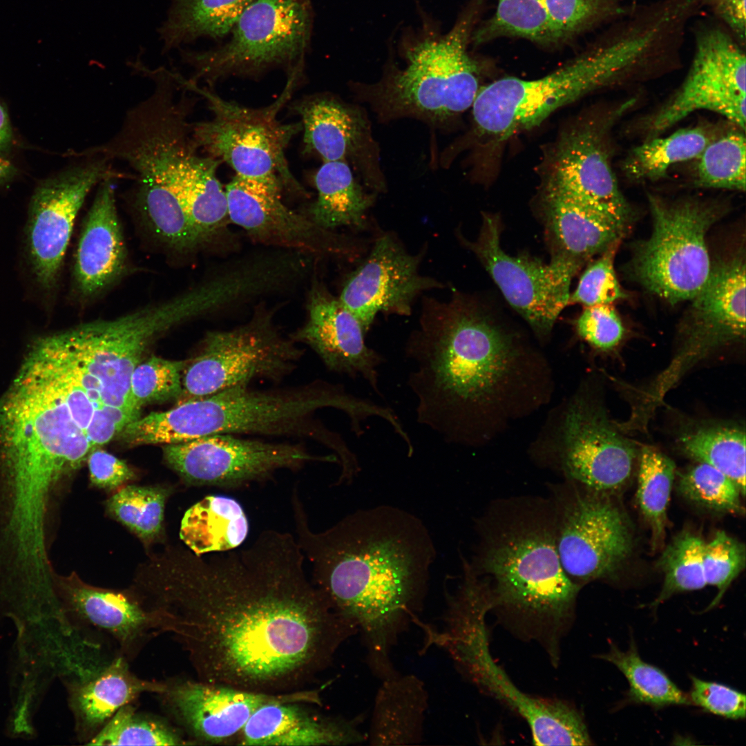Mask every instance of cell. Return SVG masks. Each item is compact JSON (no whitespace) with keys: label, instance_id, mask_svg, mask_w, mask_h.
<instances>
[{"label":"cell","instance_id":"cell-1","mask_svg":"<svg viewBox=\"0 0 746 746\" xmlns=\"http://www.w3.org/2000/svg\"><path fill=\"white\" fill-rule=\"evenodd\" d=\"M177 581L154 583L148 609L187 653L199 680L295 691L356 631L309 580L296 537L267 530L249 547L183 557Z\"/></svg>","mask_w":746,"mask_h":746},{"label":"cell","instance_id":"cell-2","mask_svg":"<svg viewBox=\"0 0 746 746\" xmlns=\"http://www.w3.org/2000/svg\"><path fill=\"white\" fill-rule=\"evenodd\" d=\"M297 543L312 582L333 611L361 635L371 671L396 673L392 648L418 614L436 557L423 522L397 507L358 510L329 528L311 530L297 486L291 495Z\"/></svg>","mask_w":746,"mask_h":746},{"label":"cell","instance_id":"cell-3","mask_svg":"<svg viewBox=\"0 0 746 746\" xmlns=\"http://www.w3.org/2000/svg\"><path fill=\"white\" fill-rule=\"evenodd\" d=\"M417 421L447 442L470 443L486 404L504 390L520 354L472 297L423 296L404 349Z\"/></svg>","mask_w":746,"mask_h":746},{"label":"cell","instance_id":"cell-4","mask_svg":"<svg viewBox=\"0 0 746 746\" xmlns=\"http://www.w3.org/2000/svg\"><path fill=\"white\" fill-rule=\"evenodd\" d=\"M477 530L478 544L468 562L487 582L492 609L540 641L554 659L580 588L562 566L551 499L524 497L493 503Z\"/></svg>","mask_w":746,"mask_h":746},{"label":"cell","instance_id":"cell-5","mask_svg":"<svg viewBox=\"0 0 746 746\" xmlns=\"http://www.w3.org/2000/svg\"><path fill=\"white\" fill-rule=\"evenodd\" d=\"M358 404V397L343 386L322 380L284 388L245 386L178 404L169 411L166 423L178 441L221 434L296 438L317 442L343 457L348 446L316 414L334 408L351 417Z\"/></svg>","mask_w":746,"mask_h":746},{"label":"cell","instance_id":"cell-6","mask_svg":"<svg viewBox=\"0 0 746 746\" xmlns=\"http://www.w3.org/2000/svg\"><path fill=\"white\" fill-rule=\"evenodd\" d=\"M651 36L624 25L608 44L532 80L504 77L480 88L472 105L475 131L502 142L600 88L651 57Z\"/></svg>","mask_w":746,"mask_h":746},{"label":"cell","instance_id":"cell-7","mask_svg":"<svg viewBox=\"0 0 746 746\" xmlns=\"http://www.w3.org/2000/svg\"><path fill=\"white\" fill-rule=\"evenodd\" d=\"M229 283L217 276L171 298L113 319L82 323L60 334L79 365L97 383L104 405L139 418L131 378L154 341L166 332L229 305Z\"/></svg>","mask_w":746,"mask_h":746},{"label":"cell","instance_id":"cell-8","mask_svg":"<svg viewBox=\"0 0 746 746\" xmlns=\"http://www.w3.org/2000/svg\"><path fill=\"white\" fill-rule=\"evenodd\" d=\"M476 12L469 8L445 35L417 40L407 50L403 69L374 84H358L356 96L383 120L410 117L448 126L472 107L480 89L477 65L466 50Z\"/></svg>","mask_w":746,"mask_h":746},{"label":"cell","instance_id":"cell-9","mask_svg":"<svg viewBox=\"0 0 746 746\" xmlns=\"http://www.w3.org/2000/svg\"><path fill=\"white\" fill-rule=\"evenodd\" d=\"M441 630L430 629L429 644L444 649L459 670L481 690L519 714L537 745H586L591 738L580 714L568 703L528 695L493 660L489 650L486 613L490 597L475 586L446 596Z\"/></svg>","mask_w":746,"mask_h":746},{"label":"cell","instance_id":"cell-10","mask_svg":"<svg viewBox=\"0 0 746 746\" xmlns=\"http://www.w3.org/2000/svg\"><path fill=\"white\" fill-rule=\"evenodd\" d=\"M300 72L291 73L280 96L271 105L248 108L227 101L192 79L179 77L181 85L208 102L213 117L191 124V136L208 156L227 162L236 175L253 179L278 178L293 190L303 189L291 174L285 157L291 139L302 130L301 122L283 124L278 113L289 98Z\"/></svg>","mask_w":746,"mask_h":746},{"label":"cell","instance_id":"cell-11","mask_svg":"<svg viewBox=\"0 0 746 746\" xmlns=\"http://www.w3.org/2000/svg\"><path fill=\"white\" fill-rule=\"evenodd\" d=\"M649 201L653 228L635 248L631 274L671 304L692 300L710 272L706 236L720 211L695 199L669 202L651 195Z\"/></svg>","mask_w":746,"mask_h":746},{"label":"cell","instance_id":"cell-12","mask_svg":"<svg viewBox=\"0 0 746 746\" xmlns=\"http://www.w3.org/2000/svg\"><path fill=\"white\" fill-rule=\"evenodd\" d=\"M303 354L279 331L272 314L260 310L242 325L206 334L198 354L188 359L177 403L258 381L278 383L296 370Z\"/></svg>","mask_w":746,"mask_h":746},{"label":"cell","instance_id":"cell-13","mask_svg":"<svg viewBox=\"0 0 746 746\" xmlns=\"http://www.w3.org/2000/svg\"><path fill=\"white\" fill-rule=\"evenodd\" d=\"M309 0H255L243 12L223 45L204 52L183 51L195 70L193 80L258 73L273 66L302 67L309 44Z\"/></svg>","mask_w":746,"mask_h":746},{"label":"cell","instance_id":"cell-14","mask_svg":"<svg viewBox=\"0 0 746 746\" xmlns=\"http://www.w3.org/2000/svg\"><path fill=\"white\" fill-rule=\"evenodd\" d=\"M556 546L562 566L580 589L613 576L633 546L629 520L607 495L573 482L552 487Z\"/></svg>","mask_w":746,"mask_h":746},{"label":"cell","instance_id":"cell-15","mask_svg":"<svg viewBox=\"0 0 746 746\" xmlns=\"http://www.w3.org/2000/svg\"><path fill=\"white\" fill-rule=\"evenodd\" d=\"M163 455L186 484L226 490L267 481L280 470H296L316 462L339 463L334 454L315 455L301 443L229 434L166 444Z\"/></svg>","mask_w":746,"mask_h":746},{"label":"cell","instance_id":"cell-16","mask_svg":"<svg viewBox=\"0 0 746 746\" xmlns=\"http://www.w3.org/2000/svg\"><path fill=\"white\" fill-rule=\"evenodd\" d=\"M83 159L41 181L31 197L25 231L31 274L39 288L50 294L57 287L77 216L93 187L119 177L109 158Z\"/></svg>","mask_w":746,"mask_h":746},{"label":"cell","instance_id":"cell-17","mask_svg":"<svg viewBox=\"0 0 746 746\" xmlns=\"http://www.w3.org/2000/svg\"><path fill=\"white\" fill-rule=\"evenodd\" d=\"M500 233L499 218L485 213L478 238L463 242L512 307L538 335L546 336L568 305L572 278L583 265L555 254L548 263L528 255L510 256L501 247Z\"/></svg>","mask_w":746,"mask_h":746},{"label":"cell","instance_id":"cell-18","mask_svg":"<svg viewBox=\"0 0 746 746\" xmlns=\"http://www.w3.org/2000/svg\"><path fill=\"white\" fill-rule=\"evenodd\" d=\"M739 44L719 28H705L697 34L688 75L673 97L653 117L650 125L653 134L698 110L719 113L745 130L746 59Z\"/></svg>","mask_w":746,"mask_h":746},{"label":"cell","instance_id":"cell-19","mask_svg":"<svg viewBox=\"0 0 746 746\" xmlns=\"http://www.w3.org/2000/svg\"><path fill=\"white\" fill-rule=\"evenodd\" d=\"M278 178L253 179L236 175L227 185L229 219L254 240L309 256H352L349 239L323 229L285 205Z\"/></svg>","mask_w":746,"mask_h":746},{"label":"cell","instance_id":"cell-20","mask_svg":"<svg viewBox=\"0 0 746 746\" xmlns=\"http://www.w3.org/2000/svg\"><path fill=\"white\" fill-rule=\"evenodd\" d=\"M424 251L410 254L392 233H383L347 278L338 298L366 333L379 313L410 316L420 295L443 287L420 273Z\"/></svg>","mask_w":746,"mask_h":746},{"label":"cell","instance_id":"cell-21","mask_svg":"<svg viewBox=\"0 0 746 746\" xmlns=\"http://www.w3.org/2000/svg\"><path fill=\"white\" fill-rule=\"evenodd\" d=\"M745 249L711 265L705 285L692 299L683 346L666 369L678 380L714 348L745 336Z\"/></svg>","mask_w":746,"mask_h":746},{"label":"cell","instance_id":"cell-22","mask_svg":"<svg viewBox=\"0 0 746 746\" xmlns=\"http://www.w3.org/2000/svg\"><path fill=\"white\" fill-rule=\"evenodd\" d=\"M603 135L586 122L558 140L545 186L561 192L626 230L631 209L611 169Z\"/></svg>","mask_w":746,"mask_h":746},{"label":"cell","instance_id":"cell-23","mask_svg":"<svg viewBox=\"0 0 746 746\" xmlns=\"http://www.w3.org/2000/svg\"><path fill=\"white\" fill-rule=\"evenodd\" d=\"M161 695L195 745L236 743L250 716L264 704L314 700L311 691L268 694L199 680L166 682Z\"/></svg>","mask_w":746,"mask_h":746},{"label":"cell","instance_id":"cell-24","mask_svg":"<svg viewBox=\"0 0 746 746\" xmlns=\"http://www.w3.org/2000/svg\"><path fill=\"white\" fill-rule=\"evenodd\" d=\"M301 118L305 149L325 162L352 165L367 186L386 189L379 149L365 111L329 94L309 96L296 103Z\"/></svg>","mask_w":746,"mask_h":746},{"label":"cell","instance_id":"cell-25","mask_svg":"<svg viewBox=\"0 0 746 746\" xmlns=\"http://www.w3.org/2000/svg\"><path fill=\"white\" fill-rule=\"evenodd\" d=\"M634 458L631 443L602 417L580 403L568 410L558 457L566 481L609 495L628 481Z\"/></svg>","mask_w":746,"mask_h":746},{"label":"cell","instance_id":"cell-26","mask_svg":"<svg viewBox=\"0 0 746 746\" xmlns=\"http://www.w3.org/2000/svg\"><path fill=\"white\" fill-rule=\"evenodd\" d=\"M366 332L354 314L320 282L313 284L307 300V318L290 335L311 348L331 372L363 378L381 395L379 367L384 358L365 342Z\"/></svg>","mask_w":746,"mask_h":746},{"label":"cell","instance_id":"cell-27","mask_svg":"<svg viewBox=\"0 0 746 746\" xmlns=\"http://www.w3.org/2000/svg\"><path fill=\"white\" fill-rule=\"evenodd\" d=\"M53 588L62 613L75 627L88 625L108 634L126 658L161 633L153 613L121 592L88 585L75 573H55Z\"/></svg>","mask_w":746,"mask_h":746},{"label":"cell","instance_id":"cell-28","mask_svg":"<svg viewBox=\"0 0 746 746\" xmlns=\"http://www.w3.org/2000/svg\"><path fill=\"white\" fill-rule=\"evenodd\" d=\"M112 181L108 178L98 184L75 254L73 284L75 292L83 300L104 292L126 267L127 250Z\"/></svg>","mask_w":746,"mask_h":746},{"label":"cell","instance_id":"cell-29","mask_svg":"<svg viewBox=\"0 0 746 746\" xmlns=\"http://www.w3.org/2000/svg\"><path fill=\"white\" fill-rule=\"evenodd\" d=\"M305 702L278 701L262 705L250 716L236 743L245 746H316L360 744L367 740L359 718L317 712Z\"/></svg>","mask_w":746,"mask_h":746},{"label":"cell","instance_id":"cell-30","mask_svg":"<svg viewBox=\"0 0 746 746\" xmlns=\"http://www.w3.org/2000/svg\"><path fill=\"white\" fill-rule=\"evenodd\" d=\"M80 740L86 743L123 706L144 693L162 694L166 682L139 678L122 654L90 678L64 682Z\"/></svg>","mask_w":746,"mask_h":746},{"label":"cell","instance_id":"cell-31","mask_svg":"<svg viewBox=\"0 0 746 746\" xmlns=\"http://www.w3.org/2000/svg\"><path fill=\"white\" fill-rule=\"evenodd\" d=\"M542 213L553 254L584 265L619 243L625 229L566 195L544 187Z\"/></svg>","mask_w":746,"mask_h":746},{"label":"cell","instance_id":"cell-32","mask_svg":"<svg viewBox=\"0 0 746 746\" xmlns=\"http://www.w3.org/2000/svg\"><path fill=\"white\" fill-rule=\"evenodd\" d=\"M428 696L416 676L394 674L382 680L367 734L372 745H413L423 735Z\"/></svg>","mask_w":746,"mask_h":746},{"label":"cell","instance_id":"cell-33","mask_svg":"<svg viewBox=\"0 0 746 746\" xmlns=\"http://www.w3.org/2000/svg\"><path fill=\"white\" fill-rule=\"evenodd\" d=\"M249 531L248 519L238 501L227 496L208 495L185 512L180 537L195 555L201 556L236 549Z\"/></svg>","mask_w":746,"mask_h":746},{"label":"cell","instance_id":"cell-34","mask_svg":"<svg viewBox=\"0 0 746 746\" xmlns=\"http://www.w3.org/2000/svg\"><path fill=\"white\" fill-rule=\"evenodd\" d=\"M317 198L307 216L318 226L328 230L366 226V213L374 196L365 193L354 177L352 168L344 162H325L314 177Z\"/></svg>","mask_w":746,"mask_h":746},{"label":"cell","instance_id":"cell-35","mask_svg":"<svg viewBox=\"0 0 746 746\" xmlns=\"http://www.w3.org/2000/svg\"><path fill=\"white\" fill-rule=\"evenodd\" d=\"M254 1L172 0L168 18L160 29L164 49L201 37H224Z\"/></svg>","mask_w":746,"mask_h":746},{"label":"cell","instance_id":"cell-36","mask_svg":"<svg viewBox=\"0 0 746 746\" xmlns=\"http://www.w3.org/2000/svg\"><path fill=\"white\" fill-rule=\"evenodd\" d=\"M135 204L152 234L166 247L184 252L203 243L180 199L169 188L138 178Z\"/></svg>","mask_w":746,"mask_h":746},{"label":"cell","instance_id":"cell-37","mask_svg":"<svg viewBox=\"0 0 746 746\" xmlns=\"http://www.w3.org/2000/svg\"><path fill=\"white\" fill-rule=\"evenodd\" d=\"M713 139L702 127L682 128L667 137L651 139L630 151L623 171L633 180H658L673 164L698 158Z\"/></svg>","mask_w":746,"mask_h":746},{"label":"cell","instance_id":"cell-38","mask_svg":"<svg viewBox=\"0 0 746 746\" xmlns=\"http://www.w3.org/2000/svg\"><path fill=\"white\" fill-rule=\"evenodd\" d=\"M682 451L729 477L745 494V432L736 427L702 428L680 437Z\"/></svg>","mask_w":746,"mask_h":746},{"label":"cell","instance_id":"cell-39","mask_svg":"<svg viewBox=\"0 0 746 746\" xmlns=\"http://www.w3.org/2000/svg\"><path fill=\"white\" fill-rule=\"evenodd\" d=\"M676 466L667 455L644 446L642 449L636 493L640 511L651 532L653 548L664 541L667 513Z\"/></svg>","mask_w":746,"mask_h":746},{"label":"cell","instance_id":"cell-40","mask_svg":"<svg viewBox=\"0 0 746 746\" xmlns=\"http://www.w3.org/2000/svg\"><path fill=\"white\" fill-rule=\"evenodd\" d=\"M599 657L613 664L626 677L631 701L655 707L691 703L689 697L662 671L640 657L633 640L627 651L612 644L608 653Z\"/></svg>","mask_w":746,"mask_h":746},{"label":"cell","instance_id":"cell-41","mask_svg":"<svg viewBox=\"0 0 746 746\" xmlns=\"http://www.w3.org/2000/svg\"><path fill=\"white\" fill-rule=\"evenodd\" d=\"M501 36H516L547 44L564 39L537 0H499L497 10L473 39L482 43Z\"/></svg>","mask_w":746,"mask_h":746},{"label":"cell","instance_id":"cell-42","mask_svg":"<svg viewBox=\"0 0 746 746\" xmlns=\"http://www.w3.org/2000/svg\"><path fill=\"white\" fill-rule=\"evenodd\" d=\"M88 745H186L170 725L138 714L128 704L121 707L87 743Z\"/></svg>","mask_w":746,"mask_h":746},{"label":"cell","instance_id":"cell-43","mask_svg":"<svg viewBox=\"0 0 746 746\" xmlns=\"http://www.w3.org/2000/svg\"><path fill=\"white\" fill-rule=\"evenodd\" d=\"M705 542L692 533L683 532L669 544L658 562L664 582L652 606L678 593L698 590L707 585L702 567Z\"/></svg>","mask_w":746,"mask_h":746},{"label":"cell","instance_id":"cell-44","mask_svg":"<svg viewBox=\"0 0 746 746\" xmlns=\"http://www.w3.org/2000/svg\"><path fill=\"white\" fill-rule=\"evenodd\" d=\"M168 490L160 486H126L106 501L108 513L145 542L160 533Z\"/></svg>","mask_w":746,"mask_h":746},{"label":"cell","instance_id":"cell-45","mask_svg":"<svg viewBox=\"0 0 746 746\" xmlns=\"http://www.w3.org/2000/svg\"><path fill=\"white\" fill-rule=\"evenodd\" d=\"M746 142L743 133L713 139L697 158L696 184L706 188L745 191Z\"/></svg>","mask_w":746,"mask_h":746},{"label":"cell","instance_id":"cell-46","mask_svg":"<svg viewBox=\"0 0 746 746\" xmlns=\"http://www.w3.org/2000/svg\"><path fill=\"white\" fill-rule=\"evenodd\" d=\"M679 475L678 491L689 501L718 513H743L739 488L716 468L699 463Z\"/></svg>","mask_w":746,"mask_h":746},{"label":"cell","instance_id":"cell-47","mask_svg":"<svg viewBox=\"0 0 746 746\" xmlns=\"http://www.w3.org/2000/svg\"><path fill=\"white\" fill-rule=\"evenodd\" d=\"M188 363L153 356L133 370L130 392L137 411L146 404L178 400L182 391V376Z\"/></svg>","mask_w":746,"mask_h":746},{"label":"cell","instance_id":"cell-48","mask_svg":"<svg viewBox=\"0 0 746 746\" xmlns=\"http://www.w3.org/2000/svg\"><path fill=\"white\" fill-rule=\"evenodd\" d=\"M745 545L723 530L717 531L705 542L702 567L707 585L716 587L717 595L707 610L719 604L734 579L745 566Z\"/></svg>","mask_w":746,"mask_h":746},{"label":"cell","instance_id":"cell-49","mask_svg":"<svg viewBox=\"0 0 746 746\" xmlns=\"http://www.w3.org/2000/svg\"><path fill=\"white\" fill-rule=\"evenodd\" d=\"M564 38L597 22L625 15L624 0H537Z\"/></svg>","mask_w":746,"mask_h":746},{"label":"cell","instance_id":"cell-50","mask_svg":"<svg viewBox=\"0 0 746 746\" xmlns=\"http://www.w3.org/2000/svg\"><path fill=\"white\" fill-rule=\"evenodd\" d=\"M618 245L610 247L589 265L575 290L570 294L568 305L581 304L589 307L612 304L626 297L614 269V257Z\"/></svg>","mask_w":746,"mask_h":746},{"label":"cell","instance_id":"cell-51","mask_svg":"<svg viewBox=\"0 0 746 746\" xmlns=\"http://www.w3.org/2000/svg\"><path fill=\"white\" fill-rule=\"evenodd\" d=\"M579 336L595 349L609 351L623 338L624 329L611 304L585 307L576 321Z\"/></svg>","mask_w":746,"mask_h":746},{"label":"cell","instance_id":"cell-52","mask_svg":"<svg viewBox=\"0 0 746 746\" xmlns=\"http://www.w3.org/2000/svg\"><path fill=\"white\" fill-rule=\"evenodd\" d=\"M690 700L712 714L730 719L745 718V695L724 685L691 676Z\"/></svg>","mask_w":746,"mask_h":746},{"label":"cell","instance_id":"cell-53","mask_svg":"<svg viewBox=\"0 0 746 746\" xmlns=\"http://www.w3.org/2000/svg\"><path fill=\"white\" fill-rule=\"evenodd\" d=\"M87 461L90 481L99 488L115 490L135 477L125 461L98 448L90 451Z\"/></svg>","mask_w":746,"mask_h":746},{"label":"cell","instance_id":"cell-54","mask_svg":"<svg viewBox=\"0 0 746 746\" xmlns=\"http://www.w3.org/2000/svg\"><path fill=\"white\" fill-rule=\"evenodd\" d=\"M718 16L724 21L739 44L745 40V0H719L715 5Z\"/></svg>","mask_w":746,"mask_h":746},{"label":"cell","instance_id":"cell-55","mask_svg":"<svg viewBox=\"0 0 746 746\" xmlns=\"http://www.w3.org/2000/svg\"><path fill=\"white\" fill-rule=\"evenodd\" d=\"M13 141V133L7 111L0 102V155L10 149Z\"/></svg>","mask_w":746,"mask_h":746},{"label":"cell","instance_id":"cell-56","mask_svg":"<svg viewBox=\"0 0 746 746\" xmlns=\"http://www.w3.org/2000/svg\"><path fill=\"white\" fill-rule=\"evenodd\" d=\"M14 172L12 164L0 155V184L9 180Z\"/></svg>","mask_w":746,"mask_h":746},{"label":"cell","instance_id":"cell-57","mask_svg":"<svg viewBox=\"0 0 746 746\" xmlns=\"http://www.w3.org/2000/svg\"><path fill=\"white\" fill-rule=\"evenodd\" d=\"M702 1L703 0H702ZM705 1H707L708 3H710L713 4L714 6L719 0H705Z\"/></svg>","mask_w":746,"mask_h":746}]
</instances>
